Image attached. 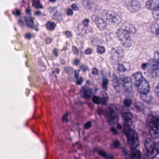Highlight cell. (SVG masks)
<instances>
[{
    "label": "cell",
    "mask_w": 159,
    "mask_h": 159,
    "mask_svg": "<svg viewBox=\"0 0 159 159\" xmlns=\"http://www.w3.org/2000/svg\"><path fill=\"white\" fill-rule=\"evenodd\" d=\"M66 35L68 38H70L72 37V34L71 32L69 31H66Z\"/></svg>",
    "instance_id": "44"
},
{
    "label": "cell",
    "mask_w": 159,
    "mask_h": 159,
    "mask_svg": "<svg viewBox=\"0 0 159 159\" xmlns=\"http://www.w3.org/2000/svg\"><path fill=\"white\" fill-rule=\"evenodd\" d=\"M56 25L55 23L52 22H49L46 25V27L48 30H53L55 29Z\"/></svg>",
    "instance_id": "23"
},
{
    "label": "cell",
    "mask_w": 159,
    "mask_h": 159,
    "mask_svg": "<svg viewBox=\"0 0 159 159\" xmlns=\"http://www.w3.org/2000/svg\"><path fill=\"white\" fill-rule=\"evenodd\" d=\"M67 14L68 16H72L73 14V12L72 11L71 9H68L67 11Z\"/></svg>",
    "instance_id": "46"
},
{
    "label": "cell",
    "mask_w": 159,
    "mask_h": 159,
    "mask_svg": "<svg viewBox=\"0 0 159 159\" xmlns=\"http://www.w3.org/2000/svg\"><path fill=\"white\" fill-rule=\"evenodd\" d=\"M111 57L114 64H118L124 57V52L121 47H117L113 48L110 52Z\"/></svg>",
    "instance_id": "9"
},
{
    "label": "cell",
    "mask_w": 159,
    "mask_h": 159,
    "mask_svg": "<svg viewBox=\"0 0 159 159\" xmlns=\"http://www.w3.org/2000/svg\"><path fill=\"white\" fill-rule=\"evenodd\" d=\"M146 5L148 10L152 11H159V1L158 0H150L147 2Z\"/></svg>",
    "instance_id": "14"
},
{
    "label": "cell",
    "mask_w": 159,
    "mask_h": 159,
    "mask_svg": "<svg viewBox=\"0 0 159 159\" xmlns=\"http://www.w3.org/2000/svg\"><path fill=\"white\" fill-rule=\"evenodd\" d=\"M111 132L114 134H118V131H117V129H115L114 127H111Z\"/></svg>",
    "instance_id": "48"
},
{
    "label": "cell",
    "mask_w": 159,
    "mask_h": 159,
    "mask_svg": "<svg viewBox=\"0 0 159 159\" xmlns=\"http://www.w3.org/2000/svg\"><path fill=\"white\" fill-rule=\"evenodd\" d=\"M152 14L154 19L156 20H158L159 19V11H152Z\"/></svg>",
    "instance_id": "35"
},
{
    "label": "cell",
    "mask_w": 159,
    "mask_h": 159,
    "mask_svg": "<svg viewBox=\"0 0 159 159\" xmlns=\"http://www.w3.org/2000/svg\"><path fill=\"white\" fill-rule=\"evenodd\" d=\"M25 22L27 25L30 27H31L34 25V21L33 18L30 16L25 17Z\"/></svg>",
    "instance_id": "22"
},
{
    "label": "cell",
    "mask_w": 159,
    "mask_h": 159,
    "mask_svg": "<svg viewBox=\"0 0 159 159\" xmlns=\"http://www.w3.org/2000/svg\"><path fill=\"white\" fill-rule=\"evenodd\" d=\"M128 64L124 63V64H117L116 66V68H117V71L119 72H125L126 70H128L130 69V66H126V65Z\"/></svg>",
    "instance_id": "19"
},
{
    "label": "cell",
    "mask_w": 159,
    "mask_h": 159,
    "mask_svg": "<svg viewBox=\"0 0 159 159\" xmlns=\"http://www.w3.org/2000/svg\"><path fill=\"white\" fill-rule=\"evenodd\" d=\"M102 19L106 24L110 25H117L121 22V19L118 14L110 11H104L101 14Z\"/></svg>",
    "instance_id": "5"
},
{
    "label": "cell",
    "mask_w": 159,
    "mask_h": 159,
    "mask_svg": "<svg viewBox=\"0 0 159 159\" xmlns=\"http://www.w3.org/2000/svg\"><path fill=\"white\" fill-rule=\"evenodd\" d=\"M132 78L131 80H133L134 85L137 88L139 93L142 95L147 94L149 93L150 85L148 81L143 78L141 72H137L134 73Z\"/></svg>",
    "instance_id": "1"
},
{
    "label": "cell",
    "mask_w": 159,
    "mask_h": 159,
    "mask_svg": "<svg viewBox=\"0 0 159 159\" xmlns=\"http://www.w3.org/2000/svg\"><path fill=\"white\" fill-rule=\"evenodd\" d=\"M91 17L92 20L95 23L97 26L100 30H104L106 29L107 27V24L103 21L102 18H100L95 15L92 16Z\"/></svg>",
    "instance_id": "13"
},
{
    "label": "cell",
    "mask_w": 159,
    "mask_h": 159,
    "mask_svg": "<svg viewBox=\"0 0 159 159\" xmlns=\"http://www.w3.org/2000/svg\"><path fill=\"white\" fill-rule=\"evenodd\" d=\"M122 152L123 155L125 157V159H128L129 155H128V152L126 150V149L125 148H123L122 149Z\"/></svg>",
    "instance_id": "33"
},
{
    "label": "cell",
    "mask_w": 159,
    "mask_h": 159,
    "mask_svg": "<svg viewBox=\"0 0 159 159\" xmlns=\"http://www.w3.org/2000/svg\"><path fill=\"white\" fill-rule=\"evenodd\" d=\"M71 8H72V9L75 11H78L79 10V8H78V6H77L75 4H72V5H71Z\"/></svg>",
    "instance_id": "45"
},
{
    "label": "cell",
    "mask_w": 159,
    "mask_h": 159,
    "mask_svg": "<svg viewBox=\"0 0 159 159\" xmlns=\"http://www.w3.org/2000/svg\"><path fill=\"white\" fill-rule=\"evenodd\" d=\"M132 104V100L130 99H125L124 101V105L125 107H129Z\"/></svg>",
    "instance_id": "31"
},
{
    "label": "cell",
    "mask_w": 159,
    "mask_h": 159,
    "mask_svg": "<svg viewBox=\"0 0 159 159\" xmlns=\"http://www.w3.org/2000/svg\"><path fill=\"white\" fill-rule=\"evenodd\" d=\"M106 158H107V159H115L113 155L111 154H109L108 156H107V157Z\"/></svg>",
    "instance_id": "54"
},
{
    "label": "cell",
    "mask_w": 159,
    "mask_h": 159,
    "mask_svg": "<svg viewBox=\"0 0 159 159\" xmlns=\"http://www.w3.org/2000/svg\"><path fill=\"white\" fill-rule=\"evenodd\" d=\"M149 133H159V118L155 113H151L148 119Z\"/></svg>",
    "instance_id": "7"
},
{
    "label": "cell",
    "mask_w": 159,
    "mask_h": 159,
    "mask_svg": "<svg viewBox=\"0 0 159 159\" xmlns=\"http://www.w3.org/2000/svg\"><path fill=\"white\" fill-rule=\"evenodd\" d=\"M93 53V50L91 48H88L85 50V54L86 55H90Z\"/></svg>",
    "instance_id": "40"
},
{
    "label": "cell",
    "mask_w": 159,
    "mask_h": 159,
    "mask_svg": "<svg viewBox=\"0 0 159 159\" xmlns=\"http://www.w3.org/2000/svg\"><path fill=\"white\" fill-rule=\"evenodd\" d=\"M151 30L153 34L159 35V25L157 23L152 24L151 26Z\"/></svg>",
    "instance_id": "21"
},
{
    "label": "cell",
    "mask_w": 159,
    "mask_h": 159,
    "mask_svg": "<svg viewBox=\"0 0 159 159\" xmlns=\"http://www.w3.org/2000/svg\"><path fill=\"white\" fill-rule=\"evenodd\" d=\"M92 94V90L87 86L83 87L81 90L82 97L87 100H89L91 98Z\"/></svg>",
    "instance_id": "15"
},
{
    "label": "cell",
    "mask_w": 159,
    "mask_h": 159,
    "mask_svg": "<svg viewBox=\"0 0 159 159\" xmlns=\"http://www.w3.org/2000/svg\"><path fill=\"white\" fill-rule=\"evenodd\" d=\"M80 63V61L79 59H76L74 61V64L75 66H78Z\"/></svg>",
    "instance_id": "52"
},
{
    "label": "cell",
    "mask_w": 159,
    "mask_h": 159,
    "mask_svg": "<svg viewBox=\"0 0 159 159\" xmlns=\"http://www.w3.org/2000/svg\"><path fill=\"white\" fill-rule=\"evenodd\" d=\"M96 152L98 155H100V156L104 157V158H106L107 157V156L106 152L104 151L101 150H97Z\"/></svg>",
    "instance_id": "28"
},
{
    "label": "cell",
    "mask_w": 159,
    "mask_h": 159,
    "mask_svg": "<svg viewBox=\"0 0 159 159\" xmlns=\"http://www.w3.org/2000/svg\"><path fill=\"white\" fill-rule=\"evenodd\" d=\"M145 147L144 157L145 159H153L159 153V143H155L154 140L148 138L144 142Z\"/></svg>",
    "instance_id": "2"
},
{
    "label": "cell",
    "mask_w": 159,
    "mask_h": 159,
    "mask_svg": "<svg viewBox=\"0 0 159 159\" xmlns=\"http://www.w3.org/2000/svg\"><path fill=\"white\" fill-rule=\"evenodd\" d=\"M125 7L130 11L136 12L141 8V4L139 2L135 0H128L125 2Z\"/></svg>",
    "instance_id": "10"
},
{
    "label": "cell",
    "mask_w": 159,
    "mask_h": 159,
    "mask_svg": "<svg viewBox=\"0 0 159 159\" xmlns=\"http://www.w3.org/2000/svg\"><path fill=\"white\" fill-rule=\"evenodd\" d=\"M104 93V95H103V97L101 98V104H102L103 105H106L107 104V95L106 94V93Z\"/></svg>",
    "instance_id": "25"
},
{
    "label": "cell",
    "mask_w": 159,
    "mask_h": 159,
    "mask_svg": "<svg viewBox=\"0 0 159 159\" xmlns=\"http://www.w3.org/2000/svg\"><path fill=\"white\" fill-rule=\"evenodd\" d=\"M159 52L158 51L154 53V59L159 61Z\"/></svg>",
    "instance_id": "47"
},
{
    "label": "cell",
    "mask_w": 159,
    "mask_h": 159,
    "mask_svg": "<svg viewBox=\"0 0 159 159\" xmlns=\"http://www.w3.org/2000/svg\"><path fill=\"white\" fill-rule=\"evenodd\" d=\"M116 34L123 46L129 48L132 45V40L129 32L126 30L120 28L117 30Z\"/></svg>",
    "instance_id": "6"
},
{
    "label": "cell",
    "mask_w": 159,
    "mask_h": 159,
    "mask_svg": "<svg viewBox=\"0 0 159 159\" xmlns=\"http://www.w3.org/2000/svg\"><path fill=\"white\" fill-rule=\"evenodd\" d=\"M92 99H93V102L94 104H97V105L101 104V98L97 96H93Z\"/></svg>",
    "instance_id": "24"
},
{
    "label": "cell",
    "mask_w": 159,
    "mask_h": 159,
    "mask_svg": "<svg viewBox=\"0 0 159 159\" xmlns=\"http://www.w3.org/2000/svg\"><path fill=\"white\" fill-rule=\"evenodd\" d=\"M33 5L37 9H39V8H41V7H42L40 2L39 1H33Z\"/></svg>",
    "instance_id": "32"
},
{
    "label": "cell",
    "mask_w": 159,
    "mask_h": 159,
    "mask_svg": "<svg viewBox=\"0 0 159 159\" xmlns=\"http://www.w3.org/2000/svg\"><path fill=\"white\" fill-rule=\"evenodd\" d=\"M159 84H158L157 86H156V88H155V93H156V95H157V97L159 96Z\"/></svg>",
    "instance_id": "43"
},
{
    "label": "cell",
    "mask_w": 159,
    "mask_h": 159,
    "mask_svg": "<svg viewBox=\"0 0 159 159\" xmlns=\"http://www.w3.org/2000/svg\"><path fill=\"white\" fill-rule=\"evenodd\" d=\"M148 72L151 78H156L159 76V62L154 59L149 60L148 64Z\"/></svg>",
    "instance_id": "8"
},
{
    "label": "cell",
    "mask_w": 159,
    "mask_h": 159,
    "mask_svg": "<svg viewBox=\"0 0 159 159\" xmlns=\"http://www.w3.org/2000/svg\"><path fill=\"white\" fill-rule=\"evenodd\" d=\"M92 43L94 45H96V46H100L101 44H102V43L99 40V39H98V38H96L95 39L93 40L92 42Z\"/></svg>",
    "instance_id": "30"
},
{
    "label": "cell",
    "mask_w": 159,
    "mask_h": 159,
    "mask_svg": "<svg viewBox=\"0 0 159 159\" xmlns=\"http://www.w3.org/2000/svg\"><path fill=\"white\" fill-rule=\"evenodd\" d=\"M53 52L56 57H57V56H58V52L57 49H55L54 50Z\"/></svg>",
    "instance_id": "55"
},
{
    "label": "cell",
    "mask_w": 159,
    "mask_h": 159,
    "mask_svg": "<svg viewBox=\"0 0 159 159\" xmlns=\"http://www.w3.org/2000/svg\"><path fill=\"white\" fill-rule=\"evenodd\" d=\"M75 76L76 79L78 80V79H79V76H80V71H79V70H78V71L76 70L75 73Z\"/></svg>",
    "instance_id": "51"
},
{
    "label": "cell",
    "mask_w": 159,
    "mask_h": 159,
    "mask_svg": "<svg viewBox=\"0 0 159 159\" xmlns=\"http://www.w3.org/2000/svg\"><path fill=\"white\" fill-rule=\"evenodd\" d=\"M16 14H15L17 16H19L20 15V11H18V10H16Z\"/></svg>",
    "instance_id": "58"
},
{
    "label": "cell",
    "mask_w": 159,
    "mask_h": 159,
    "mask_svg": "<svg viewBox=\"0 0 159 159\" xmlns=\"http://www.w3.org/2000/svg\"><path fill=\"white\" fill-rule=\"evenodd\" d=\"M84 81V79L83 78H80V79H78L77 81V84L78 85H81L83 83Z\"/></svg>",
    "instance_id": "42"
},
{
    "label": "cell",
    "mask_w": 159,
    "mask_h": 159,
    "mask_svg": "<svg viewBox=\"0 0 159 159\" xmlns=\"http://www.w3.org/2000/svg\"><path fill=\"white\" fill-rule=\"evenodd\" d=\"M135 106L140 111H143L145 109L144 105L141 102H137V103H136Z\"/></svg>",
    "instance_id": "29"
},
{
    "label": "cell",
    "mask_w": 159,
    "mask_h": 159,
    "mask_svg": "<svg viewBox=\"0 0 159 159\" xmlns=\"http://www.w3.org/2000/svg\"><path fill=\"white\" fill-rule=\"evenodd\" d=\"M140 97L143 101L146 103H150L153 100V96L151 94L149 93H148L147 94H141Z\"/></svg>",
    "instance_id": "20"
},
{
    "label": "cell",
    "mask_w": 159,
    "mask_h": 159,
    "mask_svg": "<svg viewBox=\"0 0 159 159\" xmlns=\"http://www.w3.org/2000/svg\"><path fill=\"white\" fill-rule=\"evenodd\" d=\"M105 51H106V50H105V47H103V46H98L97 49V52L99 54H102L104 53Z\"/></svg>",
    "instance_id": "27"
},
{
    "label": "cell",
    "mask_w": 159,
    "mask_h": 159,
    "mask_svg": "<svg viewBox=\"0 0 159 159\" xmlns=\"http://www.w3.org/2000/svg\"><path fill=\"white\" fill-rule=\"evenodd\" d=\"M122 116L125 120V122L124 125L127 126L131 127L133 124V114L131 112L129 109L124 108L122 111Z\"/></svg>",
    "instance_id": "11"
},
{
    "label": "cell",
    "mask_w": 159,
    "mask_h": 159,
    "mask_svg": "<svg viewBox=\"0 0 159 159\" xmlns=\"http://www.w3.org/2000/svg\"><path fill=\"white\" fill-rule=\"evenodd\" d=\"M72 51H73V53L76 55H78L79 53V50L77 49V47L75 46H73L72 47Z\"/></svg>",
    "instance_id": "38"
},
{
    "label": "cell",
    "mask_w": 159,
    "mask_h": 159,
    "mask_svg": "<svg viewBox=\"0 0 159 159\" xmlns=\"http://www.w3.org/2000/svg\"><path fill=\"white\" fill-rule=\"evenodd\" d=\"M121 84L126 92H130L133 88V83L131 78L129 77H123L120 79Z\"/></svg>",
    "instance_id": "12"
},
{
    "label": "cell",
    "mask_w": 159,
    "mask_h": 159,
    "mask_svg": "<svg viewBox=\"0 0 159 159\" xmlns=\"http://www.w3.org/2000/svg\"><path fill=\"white\" fill-rule=\"evenodd\" d=\"M25 37V38H26V39H30L31 38V34H30V33H27V34H26Z\"/></svg>",
    "instance_id": "56"
},
{
    "label": "cell",
    "mask_w": 159,
    "mask_h": 159,
    "mask_svg": "<svg viewBox=\"0 0 159 159\" xmlns=\"http://www.w3.org/2000/svg\"><path fill=\"white\" fill-rule=\"evenodd\" d=\"M147 66H148V64H147V63H144V64H143L141 65V68H142L143 70L146 69L147 68Z\"/></svg>",
    "instance_id": "53"
},
{
    "label": "cell",
    "mask_w": 159,
    "mask_h": 159,
    "mask_svg": "<svg viewBox=\"0 0 159 159\" xmlns=\"http://www.w3.org/2000/svg\"><path fill=\"white\" fill-rule=\"evenodd\" d=\"M123 132L127 137V142L131 149H137L139 144V139L136 132L131 127L124 125Z\"/></svg>",
    "instance_id": "3"
},
{
    "label": "cell",
    "mask_w": 159,
    "mask_h": 159,
    "mask_svg": "<svg viewBox=\"0 0 159 159\" xmlns=\"http://www.w3.org/2000/svg\"><path fill=\"white\" fill-rule=\"evenodd\" d=\"M98 70L97 69L94 68L92 69V73L94 76H96L98 74Z\"/></svg>",
    "instance_id": "39"
},
{
    "label": "cell",
    "mask_w": 159,
    "mask_h": 159,
    "mask_svg": "<svg viewBox=\"0 0 159 159\" xmlns=\"http://www.w3.org/2000/svg\"><path fill=\"white\" fill-rule=\"evenodd\" d=\"M52 39L51 38H47L46 40H45V42H46V43H47V44L51 43L52 42Z\"/></svg>",
    "instance_id": "49"
},
{
    "label": "cell",
    "mask_w": 159,
    "mask_h": 159,
    "mask_svg": "<svg viewBox=\"0 0 159 159\" xmlns=\"http://www.w3.org/2000/svg\"><path fill=\"white\" fill-rule=\"evenodd\" d=\"M112 85L116 92L119 93L120 92V87L119 79L117 75L114 73H113L112 75Z\"/></svg>",
    "instance_id": "16"
},
{
    "label": "cell",
    "mask_w": 159,
    "mask_h": 159,
    "mask_svg": "<svg viewBox=\"0 0 159 159\" xmlns=\"http://www.w3.org/2000/svg\"><path fill=\"white\" fill-rule=\"evenodd\" d=\"M117 129H122V126L119 123H117Z\"/></svg>",
    "instance_id": "57"
},
{
    "label": "cell",
    "mask_w": 159,
    "mask_h": 159,
    "mask_svg": "<svg viewBox=\"0 0 159 159\" xmlns=\"http://www.w3.org/2000/svg\"><path fill=\"white\" fill-rule=\"evenodd\" d=\"M83 5L84 8L89 11H94L95 10V4L93 2L90 1H84L83 2Z\"/></svg>",
    "instance_id": "18"
},
{
    "label": "cell",
    "mask_w": 159,
    "mask_h": 159,
    "mask_svg": "<svg viewBox=\"0 0 159 159\" xmlns=\"http://www.w3.org/2000/svg\"><path fill=\"white\" fill-rule=\"evenodd\" d=\"M83 24L84 25V26L87 27L89 25V20L87 19H84L83 22Z\"/></svg>",
    "instance_id": "41"
},
{
    "label": "cell",
    "mask_w": 159,
    "mask_h": 159,
    "mask_svg": "<svg viewBox=\"0 0 159 159\" xmlns=\"http://www.w3.org/2000/svg\"><path fill=\"white\" fill-rule=\"evenodd\" d=\"M120 146V141L119 140H115L114 143H113V146L116 148H119Z\"/></svg>",
    "instance_id": "37"
},
{
    "label": "cell",
    "mask_w": 159,
    "mask_h": 159,
    "mask_svg": "<svg viewBox=\"0 0 159 159\" xmlns=\"http://www.w3.org/2000/svg\"><path fill=\"white\" fill-rule=\"evenodd\" d=\"M141 152L137 149H132V151L129 154L130 159H141Z\"/></svg>",
    "instance_id": "17"
},
{
    "label": "cell",
    "mask_w": 159,
    "mask_h": 159,
    "mask_svg": "<svg viewBox=\"0 0 159 159\" xmlns=\"http://www.w3.org/2000/svg\"><path fill=\"white\" fill-rule=\"evenodd\" d=\"M105 116L110 125H113L118 123L120 118L119 109L116 105L110 104L106 111Z\"/></svg>",
    "instance_id": "4"
},
{
    "label": "cell",
    "mask_w": 159,
    "mask_h": 159,
    "mask_svg": "<svg viewBox=\"0 0 159 159\" xmlns=\"http://www.w3.org/2000/svg\"><path fill=\"white\" fill-rule=\"evenodd\" d=\"M80 69L82 71H85L86 70H87V68L84 65H82L80 67Z\"/></svg>",
    "instance_id": "50"
},
{
    "label": "cell",
    "mask_w": 159,
    "mask_h": 159,
    "mask_svg": "<svg viewBox=\"0 0 159 159\" xmlns=\"http://www.w3.org/2000/svg\"><path fill=\"white\" fill-rule=\"evenodd\" d=\"M92 126V123L91 122L88 121L84 125V127L85 129H89Z\"/></svg>",
    "instance_id": "36"
},
{
    "label": "cell",
    "mask_w": 159,
    "mask_h": 159,
    "mask_svg": "<svg viewBox=\"0 0 159 159\" xmlns=\"http://www.w3.org/2000/svg\"><path fill=\"white\" fill-rule=\"evenodd\" d=\"M30 10L29 9H28L27 10H26V12L28 13H30Z\"/></svg>",
    "instance_id": "59"
},
{
    "label": "cell",
    "mask_w": 159,
    "mask_h": 159,
    "mask_svg": "<svg viewBox=\"0 0 159 159\" xmlns=\"http://www.w3.org/2000/svg\"><path fill=\"white\" fill-rule=\"evenodd\" d=\"M108 80L107 79H104L102 81V87L105 90H107L108 84Z\"/></svg>",
    "instance_id": "26"
},
{
    "label": "cell",
    "mask_w": 159,
    "mask_h": 159,
    "mask_svg": "<svg viewBox=\"0 0 159 159\" xmlns=\"http://www.w3.org/2000/svg\"><path fill=\"white\" fill-rule=\"evenodd\" d=\"M69 112H67L62 117V120L64 122H68L69 121L68 120Z\"/></svg>",
    "instance_id": "34"
}]
</instances>
